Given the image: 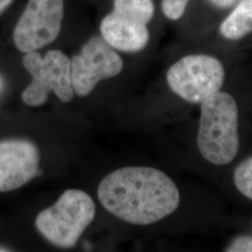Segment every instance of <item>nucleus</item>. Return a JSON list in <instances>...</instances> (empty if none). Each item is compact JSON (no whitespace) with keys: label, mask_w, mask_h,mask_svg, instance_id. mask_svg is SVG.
Returning a JSON list of instances; mask_svg holds the SVG:
<instances>
[{"label":"nucleus","mask_w":252,"mask_h":252,"mask_svg":"<svg viewBox=\"0 0 252 252\" xmlns=\"http://www.w3.org/2000/svg\"><path fill=\"white\" fill-rule=\"evenodd\" d=\"M196 146L211 165L226 166L240 151V111L234 95L219 91L200 105Z\"/></svg>","instance_id":"f03ea898"},{"label":"nucleus","mask_w":252,"mask_h":252,"mask_svg":"<svg viewBox=\"0 0 252 252\" xmlns=\"http://www.w3.org/2000/svg\"><path fill=\"white\" fill-rule=\"evenodd\" d=\"M23 64L32 77L22 94V100L30 107L42 106L51 92L63 103L74 96L70 59L61 51L52 50L42 57L36 51L26 53Z\"/></svg>","instance_id":"39448f33"},{"label":"nucleus","mask_w":252,"mask_h":252,"mask_svg":"<svg viewBox=\"0 0 252 252\" xmlns=\"http://www.w3.org/2000/svg\"><path fill=\"white\" fill-rule=\"evenodd\" d=\"M232 180L236 190L252 202V154L234 166Z\"/></svg>","instance_id":"f8f14e48"},{"label":"nucleus","mask_w":252,"mask_h":252,"mask_svg":"<svg viewBox=\"0 0 252 252\" xmlns=\"http://www.w3.org/2000/svg\"><path fill=\"white\" fill-rule=\"evenodd\" d=\"M95 216V204L81 189H68L36 218L38 233L58 248H73Z\"/></svg>","instance_id":"7ed1b4c3"},{"label":"nucleus","mask_w":252,"mask_h":252,"mask_svg":"<svg viewBox=\"0 0 252 252\" xmlns=\"http://www.w3.org/2000/svg\"><path fill=\"white\" fill-rule=\"evenodd\" d=\"M227 40L236 41L252 33V0H239L219 27Z\"/></svg>","instance_id":"9d476101"},{"label":"nucleus","mask_w":252,"mask_h":252,"mask_svg":"<svg viewBox=\"0 0 252 252\" xmlns=\"http://www.w3.org/2000/svg\"><path fill=\"white\" fill-rule=\"evenodd\" d=\"M154 11L153 0H114L112 12L136 23L149 25Z\"/></svg>","instance_id":"9b49d317"},{"label":"nucleus","mask_w":252,"mask_h":252,"mask_svg":"<svg viewBox=\"0 0 252 252\" xmlns=\"http://www.w3.org/2000/svg\"><path fill=\"white\" fill-rule=\"evenodd\" d=\"M102 37L113 49L125 53H138L150 41L148 25L136 23L111 12L100 24Z\"/></svg>","instance_id":"1a4fd4ad"},{"label":"nucleus","mask_w":252,"mask_h":252,"mask_svg":"<svg viewBox=\"0 0 252 252\" xmlns=\"http://www.w3.org/2000/svg\"><path fill=\"white\" fill-rule=\"evenodd\" d=\"M225 79L222 62L207 54L185 55L173 63L166 72L169 89L180 99L198 106L222 90Z\"/></svg>","instance_id":"20e7f679"},{"label":"nucleus","mask_w":252,"mask_h":252,"mask_svg":"<svg viewBox=\"0 0 252 252\" xmlns=\"http://www.w3.org/2000/svg\"><path fill=\"white\" fill-rule=\"evenodd\" d=\"M226 252H252V234H238L227 244Z\"/></svg>","instance_id":"4468645a"},{"label":"nucleus","mask_w":252,"mask_h":252,"mask_svg":"<svg viewBox=\"0 0 252 252\" xmlns=\"http://www.w3.org/2000/svg\"><path fill=\"white\" fill-rule=\"evenodd\" d=\"M63 0H29L13 31L19 51L44 48L58 37L63 19Z\"/></svg>","instance_id":"0eeeda50"},{"label":"nucleus","mask_w":252,"mask_h":252,"mask_svg":"<svg viewBox=\"0 0 252 252\" xmlns=\"http://www.w3.org/2000/svg\"><path fill=\"white\" fill-rule=\"evenodd\" d=\"M210 5L219 9H226L234 6L239 0H207Z\"/></svg>","instance_id":"2eb2a0df"},{"label":"nucleus","mask_w":252,"mask_h":252,"mask_svg":"<svg viewBox=\"0 0 252 252\" xmlns=\"http://www.w3.org/2000/svg\"><path fill=\"white\" fill-rule=\"evenodd\" d=\"M9 250H7L5 248H0V252H9Z\"/></svg>","instance_id":"f3484780"},{"label":"nucleus","mask_w":252,"mask_h":252,"mask_svg":"<svg viewBox=\"0 0 252 252\" xmlns=\"http://www.w3.org/2000/svg\"><path fill=\"white\" fill-rule=\"evenodd\" d=\"M189 0H162L164 16L172 21L180 20L185 13Z\"/></svg>","instance_id":"ddd939ff"},{"label":"nucleus","mask_w":252,"mask_h":252,"mask_svg":"<svg viewBox=\"0 0 252 252\" xmlns=\"http://www.w3.org/2000/svg\"><path fill=\"white\" fill-rule=\"evenodd\" d=\"M13 0H0V14L9 7Z\"/></svg>","instance_id":"dca6fc26"},{"label":"nucleus","mask_w":252,"mask_h":252,"mask_svg":"<svg viewBox=\"0 0 252 252\" xmlns=\"http://www.w3.org/2000/svg\"><path fill=\"white\" fill-rule=\"evenodd\" d=\"M40 161L36 145L26 139L0 142V192L19 189L38 174Z\"/></svg>","instance_id":"6e6552de"},{"label":"nucleus","mask_w":252,"mask_h":252,"mask_svg":"<svg viewBox=\"0 0 252 252\" xmlns=\"http://www.w3.org/2000/svg\"><path fill=\"white\" fill-rule=\"evenodd\" d=\"M97 195L112 215L134 225L157 223L180 207L181 195L175 181L151 166H126L101 180Z\"/></svg>","instance_id":"f257e3e1"},{"label":"nucleus","mask_w":252,"mask_h":252,"mask_svg":"<svg viewBox=\"0 0 252 252\" xmlns=\"http://www.w3.org/2000/svg\"><path fill=\"white\" fill-rule=\"evenodd\" d=\"M124 69L122 57L100 36H92L70 60L74 94L84 97L100 81L116 77Z\"/></svg>","instance_id":"423d86ee"}]
</instances>
